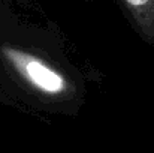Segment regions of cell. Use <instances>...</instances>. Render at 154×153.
Wrapping results in <instances>:
<instances>
[{
	"label": "cell",
	"mask_w": 154,
	"mask_h": 153,
	"mask_svg": "<svg viewBox=\"0 0 154 153\" xmlns=\"http://www.w3.org/2000/svg\"><path fill=\"white\" fill-rule=\"evenodd\" d=\"M20 0H0V93L24 110L75 117L85 105L88 78L66 53L51 20H35Z\"/></svg>",
	"instance_id": "obj_1"
},
{
	"label": "cell",
	"mask_w": 154,
	"mask_h": 153,
	"mask_svg": "<svg viewBox=\"0 0 154 153\" xmlns=\"http://www.w3.org/2000/svg\"><path fill=\"white\" fill-rule=\"evenodd\" d=\"M121 11L138 26L142 24V14L150 9L153 0H117Z\"/></svg>",
	"instance_id": "obj_2"
}]
</instances>
